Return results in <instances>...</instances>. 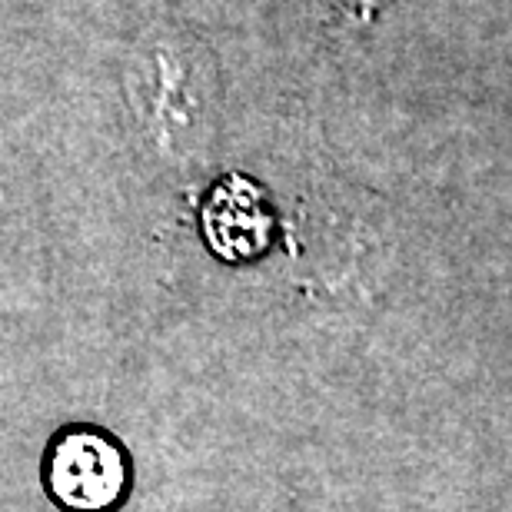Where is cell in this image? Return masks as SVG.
I'll return each mask as SVG.
<instances>
[{
    "label": "cell",
    "instance_id": "6da1fadb",
    "mask_svg": "<svg viewBox=\"0 0 512 512\" xmlns=\"http://www.w3.org/2000/svg\"><path fill=\"white\" fill-rule=\"evenodd\" d=\"M47 489L70 512H107L127 493V463L97 429H67L50 446Z\"/></svg>",
    "mask_w": 512,
    "mask_h": 512
}]
</instances>
